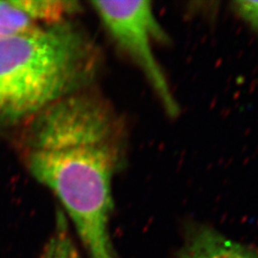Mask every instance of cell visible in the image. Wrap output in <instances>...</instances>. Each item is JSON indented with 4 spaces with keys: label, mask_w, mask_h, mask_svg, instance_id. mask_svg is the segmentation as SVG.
<instances>
[{
    "label": "cell",
    "mask_w": 258,
    "mask_h": 258,
    "mask_svg": "<svg viewBox=\"0 0 258 258\" xmlns=\"http://www.w3.org/2000/svg\"><path fill=\"white\" fill-rule=\"evenodd\" d=\"M14 134L20 160L55 194L90 258H118L109 221L125 137L110 104L89 88L53 103Z\"/></svg>",
    "instance_id": "6da1fadb"
},
{
    "label": "cell",
    "mask_w": 258,
    "mask_h": 258,
    "mask_svg": "<svg viewBox=\"0 0 258 258\" xmlns=\"http://www.w3.org/2000/svg\"><path fill=\"white\" fill-rule=\"evenodd\" d=\"M101 66L95 40L71 20L0 41V135L92 88Z\"/></svg>",
    "instance_id": "7a4b0ae2"
},
{
    "label": "cell",
    "mask_w": 258,
    "mask_h": 258,
    "mask_svg": "<svg viewBox=\"0 0 258 258\" xmlns=\"http://www.w3.org/2000/svg\"><path fill=\"white\" fill-rule=\"evenodd\" d=\"M112 41L138 67L166 114L176 117L179 104L155 55L154 45L168 40L150 1H92Z\"/></svg>",
    "instance_id": "3957f363"
},
{
    "label": "cell",
    "mask_w": 258,
    "mask_h": 258,
    "mask_svg": "<svg viewBox=\"0 0 258 258\" xmlns=\"http://www.w3.org/2000/svg\"><path fill=\"white\" fill-rule=\"evenodd\" d=\"M174 258H258V249L228 237L210 226L189 223Z\"/></svg>",
    "instance_id": "277c9868"
},
{
    "label": "cell",
    "mask_w": 258,
    "mask_h": 258,
    "mask_svg": "<svg viewBox=\"0 0 258 258\" xmlns=\"http://www.w3.org/2000/svg\"><path fill=\"white\" fill-rule=\"evenodd\" d=\"M15 3L37 26H53L69 21L80 11L79 2L68 0H16Z\"/></svg>",
    "instance_id": "5b68a950"
},
{
    "label": "cell",
    "mask_w": 258,
    "mask_h": 258,
    "mask_svg": "<svg viewBox=\"0 0 258 258\" xmlns=\"http://www.w3.org/2000/svg\"><path fill=\"white\" fill-rule=\"evenodd\" d=\"M37 27L15 1H0V41Z\"/></svg>",
    "instance_id": "8992f818"
},
{
    "label": "cell",
    "mask_w": 258,
    "mask_h": 258,
    "mask_svg": "<svg viewBox=\"0 0 258 258\" xmlns=\"http://www.w3.org/2000/svg\"><path fill=\"white\" fill-rule=\"evenodd\" d=\"M39 258H80L64 216L58 215L55 230Z\"/></svg>",
    "instance_id": "52a82bcc"
},
{
    "label": "cell",
    "mask_w": 258,
    "mask_h": 258,
    "mask_svg": "<svg viewBox=\"0 0 258 258\" xmlns=\"http://www.w3.org/2000/svg\"><path fill=\"white\" fill-rule=\"evenodd\" d=\"M232 10L258 37V1H235L232 3Z\"/></svg>",
    "instance_id": "ba28073f"
},
{
    "label": "cell",
    "mask_w": 258,
    "mask_h": 258,
    "mask_svg": "<svg viewBox=\"0 0 258 258\" xmlns=\"http://www.w3.org/2000/svg\"><path fill=\"white\" fill-rule=\"evenodd\" d=\"M80 258H81V257H80Z\"/></svg>",
    "instance_id": "9c48e42d"
}]
</instances>
